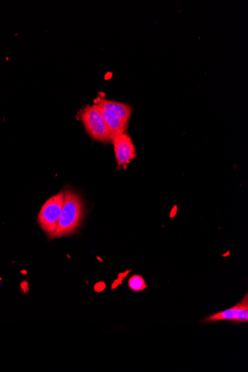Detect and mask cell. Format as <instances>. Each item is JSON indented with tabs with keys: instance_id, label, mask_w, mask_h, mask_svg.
Instances as JSON below:
<instances>
[{
	"instance_id": "1",
	"label": "cell",
	"mask_w": 248,
	"mask_h": 372,
	"mask_svg": "<svg viewBox=\"0 0 248 372\" xmlns=\"http://www.w3.org/2000/svg\"><path fill=\"white\" fill-rule=\"evenodd\" d=\"M65 202L56 231L49 238H56L73 233L79 227L84 217L81 198L72 191H66Z\"/></svg>"
},
{
	"instance_id": "2",
	"label": "cell",
	"mask_w": 248,
	"mask_h": 372,
	"mask_svg": "<svg viewBox=\"0 0 248 372\" xmlns=\"http://www.w3.org/2000/svg\"><path fill=\"white\" fill-rule=\"evenodd\" d=\"M88 135L95 141L110 143L112 139L105 122L97 105H86L80 113Z\"/></svg>"
},
{
	"instance_id": "4",
	"label": "cell",
	"mask_w": 248,
	"mask_h": 372,
	"mask_svg": "<svg viewBox=\"0 0 248 372\" xmlns=\"http://www.w3.org/2000/svg\"><path fill=\"white\" fill-rule=\"evenodd\" d=\"M230 321L237 323L248 322V295L233 307L209 316L202 321L204 323H214L218 321Z\"/></svg>"
},
{
	"instance_id": "8",
	"label": "cell",
	"mask_w": 248,
	"mask_h": 372,
	"mask_svg": "<svg viewBox=\"0 0 248 372\" xmlns=\"http://www.w3.org/2000/svg\"><path fill=\"white\" fill-rule=\"evenodd\" d=\"M128 286L133 291L139 292L148 288L145 278L140 275H133L129 278Z\"/></svg>"
},
{
	"instance_id": "6",
	"label": "cell",
	"mask_w": 248,
	"mask_h": 372,
	"mask_svg": "<svg viewBox=\"0 0 248 372\" xmlns=\"http://www.w3.org/2000/svg\"><path fill=\"white\" fill-rule=\"evenodd\" d=\"M94 103L98 108L109 110L119 116L125 124H128L133 113L131 105L100 97H98Z\"/></svg>"
},
{
	"instance_id": "5",
	"label": "cell",
	"mask_w": 248,
	"mask_h": 372,
	"mask_svg": "<svg viewBox=\"0 0 248 372\" xmlns=\"http://www.w3.org/2000/svg\"><path fill=\"white\" fill-rule=\"evenodd\" d=\"M112 143L117 165L126 167L136 157L133 140L126 132L113 139Z\"/></svg>"
},
{
	"instance_id": "3",
	"label": "cell",
	"mask_w": 248,
	"mask_h": 372,
	"mask_svg": "<svg viewBox=\"0 0 248 372\" xmlns=\"http://www.w3.org/2000/svg\"><path fill=\"white\" fill-rule=\"evenodd\" d=\"M64 202L65 193L60 192L48 199L39 214L38 223L48 236L58 228Z\"/></svg>"
},
{
	"instance_id": "7",
	"label": "cell",
	"mask_w": 248,
	"mask_h": 372,
	"mask_svg": "<svg viewBox=\"0 0 248 372\" xmlns=\"http://www.w3.org/2000/svg\"><path fill=\"white\" fill-rule=\"evenodd\" d=\"M98 109L104 119V122H105L107 124L112 141L113 139L117 136L126 132L127 125L123 122L122 120L119 116H117L109 110L100 108H98Z\"/></svg>"
}]
</instances>
